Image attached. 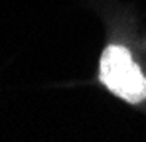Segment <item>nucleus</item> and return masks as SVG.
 Listing matches in <instances>:
<instances>
[{"label":"nucleus","instance_id":"obj_1","mask_svg":"<svg viewBox=\"0 0 146 142\" xmlns=\"http://www.w3.org/2000/svg\"><path fill=\"white\" fill-rule=\"evenodd\" d=\"M99 77L111 93L126 103H140L146 99V79L126 47L109 46L103 51Z\"/></svg>","mask_w":146,"mask_h":142}]
</instances>
